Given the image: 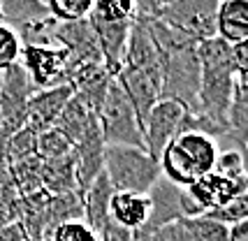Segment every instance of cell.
<instances>
[{"instance_id": "obj_1", "label": "cell", "mask_w": 248, "mask_h": 241, "mask_svg": "<svg viewBox=\"0 0 248 241\" xmlns=\"http://www.w3.org/2000/svg\"><path fill=\"white\" fill-rule=\"evenodd\" d=\"M200 58V114L209 123L225 132L227 109L234 93V65H232V44L220 37H211L197 44Z\"/></svg>"}, {"instance_id": "obj_2", "label": "cell", "mask_w": 248, "mask_h": 241, "mask_svg": "<svg viewBox=\"0 0 248 241\" xmlns=\"http://www.w3.org/2000/svg\"><path fill=\"white\" fill-rule=\"evenodd\" d=\"M105 174L114 193L149 195L160 179V163L140 149L105 146Z\"/></svg>"}, {"instance_id": "obj_3", "label": "cell", "mask_w": 248, "mask_h": 241, "mask_svg": "<svg viewBox=\"0 0 248 241\" xmlns=\"http://www.w3.org/2000/svg\"><path fill=\"white\" fill-rule=\"evenodd\" d=\"M146 197H149V204H151L149 220H146V225L140 232L132 234L135 241H149L160 227L170 225V223H176V220H181V218L204 216L202 207L186 193V188L174 186L172 181H167L162 174L153 183V188L149 190Z\"/></svg>"}, {"instance_id": "obj_4", "label": "cell", "mask_w": 248, "mask_h": 241, "mask_svg": "<svg viewBox=\"0 0 248 241\" xmlns=\"http://www.w3.org/2000/svg\"><path fill=\"white\" fill-rule=\"evenodd\" d=\"M97 123H100V135L105 146H130L146 151L144 146V132L135 109L130 107L128 98L123 95L116 79H111L107 88V98L97 111Z\"/></svg>"}, {"instance_id": "obj_5", "label": "cell", "mask_w": 248, "mask_h": 241, "mask_svg": "<svg viewBox=\"0 0 248 241\" xmlns=\"http://www.w3.org/2000/svg\"><path fill=\"white\" fill-rule=\"evenodd\" d=\"M216 12L218 0H170L160 2L155 19L181 30L200 44L216 37Z\"/></svg>"}, {"instance_id": "obj_6", "label": "cell", "mask_w": 248, "mask_h": 241, "mask_svg": "<svg viewBox=\"0 0 248 241\" xmlns=\"http://www.w3.org/2000/svg\"><path fill=\"white\" fill-rule=\"evenodd\" d=\"M35 93L21 63L0 72V135H14L28 120V100Z\"/></svg>"}, {"instance_id": "obj_7", "label": "cell", "mask_w": 248, "mask_h": 241, "mask_svg": "<svg viewBox=\"0 0 248 241\" xmlns=\"http://www.w3.org/2000/svg\"><path fill=\"white\" fill-rule=\"evenodd\" d=\"M184 116L186 109L172 100H160L151 109L149 119L144 123V146L153 160H160L162 151L181 135Z\"/></svg>"}, {"instance_id": "obj_8", "label": "cell", "mask_w": 248, "mask_h": 241, "mask_svg": "<svg viewBox=\"0 0 248 241\" xmlns=\"http://www.w3.org/2000/svg\"><path fill=\"white\" fill-rule=\"evenodd\" d=\"M21 67L35 90L54 88L65 81V51L61 46H21Z\"/></svg>"}, {"instance_id": "obj_9", "label": "cell", "mask_w": 248, "mask_h": 241, "mask_svg": "<svg viewBox=\"0 0 248 241\" xmlns=\"http://www.w3.org/2000/svg\"><path fill=\"white\" fill-rule=\"evenodd\" d=\"M107 70L95 63H84V65H65V81L72 86V98L79 100L91 114L100 111L102 102L107 98V88L111 84Z\"/></svg>"}, {"instance_id": "obj_10", "label": "cell", "mask_w": 248, "mask_h": 241, "mask_svg": "<svg viewBox=\"0 0 248 241\" xmlns=\"http://www.w3.org/2000/svg\"><path fill=\"white\" fill-rule=\"evenodd\" d=\"M54 40H56V46H61L65 51V58H67L65 65H84V63L102 65L100 46H97L95 33H93L88 19L58 23Z\"/></svg>"}, {"instance_id": "obj_11", "label": "cell", "mask_w": 248, "mask_h": 241, "mask_svg": "<svg viewBox=\"0 0 248 241\" xmlns=\"http://www.w3.org/2000/svg\"><path fill=\"white\" fill-rule=\"evenodd\" d=\"M88 23H91L97 46H100L102 67L107 70L109 77H116L125 65V49H128L132 19L130 21H105V19L88 14Z\"/></svg>"}, {"instance_id": "obj_12", "label": "cell", "mask_w": 248, "mask_h": 241, "mask_svg": "<svg viewBox=\"0 0 248 241\" xmlns=\"http://www.w3.org/2000/svg\"><path fill=\"white\" fill-rule=\"evenodd\" d=\"M72 100V86L70 84H61L54 88H44V90H35L28 100V120L26 125L37 132L51 130L56 119L61 116L63 107Z\"/></svg>"}, {"instance_id": "obj_13", "label": "cell", "mask_w": 248, "mask_h": 241, "mask_svg": "<svg viewBox=\"0 0 248 241\" xmlns=\"http://www.w3.org/2000/svg\"><path fill=\"white\" fill-rule=\"evenodd\" d=\"M114 79H116V84L121 86L123 95L128 98L130 107L135 109V116H137V120H140V125H141V132H144V123L149 119V114L160 102V86L153 84L146 75H141V72L132 70V67H123Z\"/></svg>"}, {"instance_id": "obj_14", "label": "cell", "mask_w": 248, "mask_h": 241, "mask_svg": "<svg viewBox=\"0 0 248 241\" xmlns=\"http://www.w3.org/2000/svg\"><path fill=\"white\" fill-rule=\"evenodd\" d=\"M123 67L137 70V72H141V75H146L153 84L160 86V81H162L160 54H158L155 44L151 42V37H149V33H146V28H144L141 21H137V19H132L128 49H125V65Z\"/></svg>"}, {"instance_id": "obj_15", "label": "cell", "mask_w": 248, "mask_h": 241, "mask_svg": "<svg viewBox=\"0 0 248 241\" xmlns=\"http://www.w3.org/2000/svg\"><path fill=\"white\" fill-rule=\"evenodd\" d=\"M77 169V188L84 195L86 188L105 172V142L100 135V123L91 128L86 137L72 149Z\"/></svg>"}, {"instance_id": "obj_16", "label": "cell", "mask_w": 248, "mask_h": 241, "mask_svg": "<svg viewBox=\"0 0 248 241\" xmlns=\"http://www.w3.org/2000/svg\"><path fill=\"white\" fill-rule=\"evenodd\" d=\"M246 186H248V181L232 183V181H227L223 176H218L216 172H211V174L200 176L193 186L186 188V193H188L206 213V211L220 207V204H225L230 199L246 195Z\"/></svg>"}, {"instance_id": "obj_17", "label": "cell", "mask_w": 248, "mask_h": 241, "mask_svg": "<svg viewBox=\"0 0 248 241\" xmlns=\"http://www.w3.org/2000/svg\"><path fill=\"white\" fill-rule=\"evenodd\" d=\"M149 197L132 193H114L109 202V220L128 232H140L149 220Z\"/></svg>"}, {"instance_id": "obj_18", "label": "cell", "mask_w": 248, "mask_h": 241, "mask_svg": "<svg viewBox=\"0 0 248 241\" xmlns=\"http://www.w3.org/2000/svg\"><path fill=\"white\" fill-rule=\"evenodd\" d=\"M216 37H220L227 44L248 42V2L246 0L218 2Z\"/></svg>"}, {"instance_id": "obj_19", "label": "cell", "mask_w": 248, "mask_h": 241, "mask_svg": "<svg viewBox=\"0 0 248 241\" xmlns=\"http://www.w3.org/2000/svg\"><path fill=\"white\" fill-rule=\"evenodd\" d=\"M114 197V188L109 186L107 174L97 176L95 181L86 188V193L81 195L84 202V223H86L91 230L100 237L102 227L109 223V202Z\"/></svg>"}, {"instance_id": "obj_20", "label": "cell", "mask_w": 248, "mask_h": 241, "mask_svg": "<svg viewBox=\"0 0 248 241\" xmlns=\"http://www.w3.org/2000/svg\"><path fill=\"white\" fill-rule=\"evenodd\" d=\"M225 137L230 144H234L239 153H244L246 149V135H248V88L246 79H234V93L232 102L227 109L225 119Z\"/></svg>"}, {"instance_id": "obj_21", "label": "cell", "mask_w": 248, "mask_h": 241, "mask_svg": "<svg viewBox=\"0 0 248 241\" xmlns=\"http://www.w3.org/2000/svg\"><path fill=\"white\" fill-rule=\"evenodd\" d=\"M174 142L188 155V160L193 163L197 176H204L214 172L216 158H218V142L214 137H206V135H200V132H184Z\"/></svg>"}, {"instance_id": "obj_22", "label": "cell", "mask_w": 248, "mask_h": 241, "mask_svg": "<svg viewBox=\"0 0 248 241\" xmlns=\"http://www.w3.org/2000/svg\"><path fill=\"white\" fill-rule=\"evenodd\" d=\"M42 190L51 197L65 193H79L75 155L70 153L56 160H42Z\"/></svg>"}, {"instance_id": "obj_23", "label": "cell", "mask_w": 248, "mask_h": 241, "mask_svg": "<svg viewBox=\"0 0 248 241\" xmlns=\"http://www.w3.org/2000/svg\"><path fill=\"white\" fill-rule=\"evenodd\" d=\"M93 125H97V116L91 114V111L75 98L65 105L63 111H61V116H58L54 123V128L63 135L67 142L72 144V149L91 132Z\"/></svg>"}, {"instance_id": "obj_24", "label": "cell", "mask_w": 248, "mask_h": 241, "mask_svg": "<svg viewBox=\"0 0 248 241\" xmlns=\"http://www.w3.org/2000/svg\"><path fill=\"white\" fill-rule=\"evenodd\" d=\"M46 207L49 195L37 190L32 195L19 199V225L23 227L26 237L32 241H46Z\"/></svg>"}, {"instance_id": "obj_25", "label": "cell", "mask_w": 248, "mask_h": 241, "mask_svg": "<svg viewBox=\"0 0 248 241\" xmlns=\"http://www.w3.org/2000/svg\"><path fill=\"white\" fill-rule=\"evenodd\" d=\"M0 19L14 33H19L32 23L51 19V14L46 10V2H40V0H5L0 2Z\"/></svg>"}, {"instance_id": "obj_26", "label": "cell", "mask_w": 248, "mask_h": 241, "mask_svg": "<svg viewBox=\"0 0 248 241\" xmlns=\"http://www.w3.org/2000/svg\"><path fill=\"white\" fill-rule=\"evenodd\" d=\"M160 174L167 179V181H172L174 186L179 188H188L193 186L195 181L200 179L197 172H195L193 163L188 160V155L176 146V142H172L160 155Z\"/></svg>"}, {"instance_id": "obj_27", "label": "cell", "mask_w": 248, "mask_h": 241, "mask_svg": "<svg viewBox=\"0 0 248 241\" xmlns=\"http://www.w3.org/2000/svg\"><path fill=\"white\" fill-rule=\"evenodd\" d=\"M72 220H84V202L81 193H65V195H49V207H46V241L51 232Z\"/></svg>"}, {"instance_id": "obj_28", "label": "cell", "mask_w": 248, "mask_h": 241, "mask_svg": "<svg viewBox=\"0 0 248 241\" xmlns=\"http://www.w3.org/2000/svg\"><path fill=\"white\" fill-rule=\"evenodd\" d=\"M10 174L14 186H16V193L21 197L42 190V160L37 155L10 165Z\"/></svg>"}, {"instance_id": "obj_29", "label": "cell", "mask_w": 248, "mask_h": 241, "mask_svg": "<svg viewBox=\"0 0 248 241\" xmlns=\"http://www.w3.org/2000/svg\"><path fill=\"white\" fill-rule=\"evenodd\" d=\"M179 223L190 232V237L195 241H227V237H230V227L218 223V220H211L209 216L181 218Z\"/></svg>"}, {"instance_id": "obj_30", "label": "cell", "mask_w": 248, "mask_h": 241, "mask_svg": "<svg viewBox=\"0 0 248 241\" xmlns=\"http://www.w3.org/2000/svg\"><path fill=\"white\" fill-rule=\"evenodd\" d=\"M46 10L51 14V19L58 23L81 21V19H88V14L93 10V0H49Z\"/></svg>"}, {"instance_id": "obj_31", "label": "cell", "mask_w": 248, "mask_h": 241, "mask_svg": "<svg viewBox=\"0 0 248 241\" xmlns=\"http://www.w3.org/2000/svg\"><path fill=\"white\" fill-rule=\"evenodd\" d=\"M70 153H72V144L67 142L56 128L44 130L37 135L35 155H37L40 160H56V158H63V155H70Z\"/></svg>"}, {"instance_id": "obj_32", "label": "cell", "mask_w": 248, "mask_h": 241, "mask_svg": "<svg viewBox=\"0 0 248 241\" xmlns=\"http://www.w3.org/2000/svg\"><path fill=\"white\" fill-rule=\"evenodd\" d=\"M35 146H37V132L28 128V125H23L21 130L10 135L7 137V160H10V165L26 160V158H32L35 155Z\"/></svg>"}, {"instance_id": "obj_33", "label": "cell", "mask_w": 248, "mask_h": 241, "mask_svg": "<svg viewBox=\"0 0 248 241\" xmlns=\"http://www.w3.org/2000/svg\"><path fill=\"white\" fill-rule=\"evenodd\" d=\"M214 172H216L218 176L227 179V181H232V183L248 181L246 165H244V153H239L237 149H225L223 153H218Z\"/></svg>"}, {"instance_id": "obj_34", "label": "cell", "mask_w": 248, "mask_h": 241, "mask_svg": "<svg viewBox=\"0 0 248 241\" xmlns=\"http://www.w3.org/2000/svg\"><path fill=\"white\" fill-rule=\"evenodd\" d=\"M204 216H209L211 220L223 223V225H227V227H232V225H237V223H241V220L248 218V195L230 199V202H225V204H220V207L206 211Z\"/></svg>"}, {"instance_id": "obj_35", "label": "cell", "mask_w": 248, "mask_h": 241, "mask_svg": "<svg viewBox=\"0 0 248 241\" xmlns=\"http://www.w3.org/2000/svg\"><path fill=\"white\" fill-rule=\"evenodd\" d=\"M21 58V40L10 26L0 23V72L16 65Z\"/></svg>"}, {"instance_id": "obj_36", "label": "cell", "mask_w": 248, "mask_h": 241, "mask_svg": "<svg viewBox=\"0 0 248 241\" xmlns=\"http://www.w3.org/2000/svg\"><path fill=\"white\" fill-rule=\"evenodd\" d=\"M149 241H195V239L190 237V232L176 220V223H170V225L160 227Z\"/></svg>"}, {"instance_id": "obj_37", "label": "cell", "mask_w": 248, "mask_h": 241, "mask_svg": "<svg viewBox=\"0 0 248 241\" xmlns=\"http://www.w3.org/2000/svg\"><path fill=\"white\" fill-rule=\"evenodd\" d=\"M232 65H234V77L246 79V75H248V42L232 44Z\"/></svg>"}, {"instance_id": "obj_38", "label": "cell", "mask_w": 248, "mask_h": 241, "mask_svg": "<svg viewBox=\"0 0 248 241\" xmlns=\"http://www.w3.org/2000/svg\"><path fill=\"white\" fill-rule=\"evenodd\" d=\"M97 241H135V239H132V232L123 230V227H119L116 223H111V220H109L107 225L102 227Z\"/></svg>"}, {"instance_id": "obj_39", "label": "cell", "mask_w": 248, "mask_h": 241, "mask_svg": "<svg viewBox=\"0 0 248 241\" xmlns=\"http://www.w3.org/2000/svg\"><path fill=\"white\" fill-rule=\"evenodd\" d=\"M0 241H28V237L19 223H7L0 227Z\"/></svg>"}, {"instance_id": "obj_40", "label": "cell", "mask_w": 248, "mask_h": 241, "mask_svg": "<svg viewBox=\"0 0 248 241\" xmlns=\"http://www.w3.org/2000/svg\"><path fill=\"white\" fill-rule=\"evenodd\" d=\"M227 241H248V220H241L237 225H232Z\"/></svg>"}, {"instance_id": "obj_41", "label": "cell", "mask_w": 248, "mask_h": 241, "mask_svg": "<svg viewBox=\"0 0 248 241\" xmlns=\"http://www.w3.org/2000/svg\"><path fill=\"white\" fill-rule=\"evenodd\" d=\"M0 165L10 167V160H7V135H0Z\"/></svg>"}, {"instance_id": "obj_42", "label": "cell", "mask_w": 248, "mask_h": 241, "mask_svg": "<svg viewBox=\"0 0 248 241\" xmlns=\"http://www.w3.org/2000/svg\"><path fill=\"white\" fill-rule=\"evenodd\" d=\"M7 223H14V220H12L5 211H0V227H2V225H7Z\"/></svg>"}, {"instance_id": "obj_43", "label": "cell", "mask_w": 248, "mask_h": 241, "mask_svg": "<svg viewBox=\"0 0 248 241\" xmlns=\"http://www.w3.org/2000/svg\"><path fill=\"white\" fill-rule=\"evenodd\" d=\"M28 241H32V239H28Z\"/></svg>"}]
</instances>
